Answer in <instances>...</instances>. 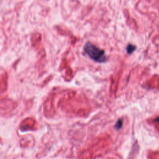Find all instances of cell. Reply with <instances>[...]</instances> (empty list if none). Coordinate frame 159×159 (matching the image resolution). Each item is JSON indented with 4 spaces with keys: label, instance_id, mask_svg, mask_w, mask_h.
I'll use <instances>...</instances> for the list:
<instances>
[{
    "label": "cell",
    "instance_id": "6da1fadb",
    "mask_svg": "<svg viewBox=\"0 0 159 159\" xmlns=\"http://www.w3.org/2000/svg\"><path fill=\"white\" fill-rule=\"evenodd\" d=\"M83 49L84 52L95 61L102 63L106 60L104 52L91 42H86Z\"/></svg>",
    "mask_w": 159,
    "mask_h": 159
},
{
    "label": "cell",
    "instance_id": "3957f363",
    "mask_svg": "<svg viewBox=\"0 0 159 159\" xmlns=\"http://www.w3.org/2000/svg\"><path fill=\"white\" fill-rule=\"evenodd\" d=\"M122 124V120H118V122H117V125H116V127H117V129H119V128L121 127Z\"/></svg>",
    "mask_w": 159,
    "mask_h": 159
},
{
    "label": "cell",
    "instance_id": "277c9868",
    "mask_svg": "<svg viewBox=\"0 0 159 159\" xmlns=\"http://www.w3.org/2000/svg\"><path fill=\"white\" fill-rule=\"evenodd\" d=\"M154 120H155V122H158V123H159V117H158L155 118V119H154Z\"/></svg>",
    "mask_w": 159,
    "mask_h": 159
},
{
    "label": "cell",
    "instance_id": "7a4b0ae2",
    "mask_svg": "<svg viewBox=\"0 0 159 159\" xmlns=\"http://www.w3.org/2000/svg\"><path fill=\"white\" fill-rule=\"evenodd\" d=\"M127 53H131L132 52H133L134 50H135V47L134 46V45H132V44H129L128 45H127Z\"/></svg>",
    "mask_w": 159,
    "mask_h": 159
}]
</instances>
